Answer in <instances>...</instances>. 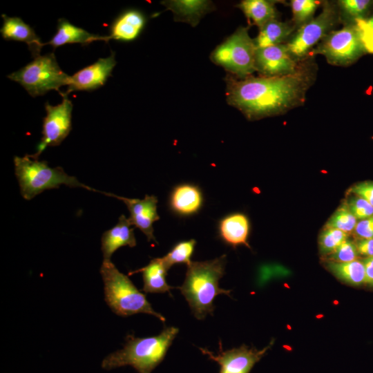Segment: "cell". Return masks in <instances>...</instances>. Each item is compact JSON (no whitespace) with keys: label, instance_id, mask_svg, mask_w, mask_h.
Listing matches in <instances>:
<instances>
[{"label":"cell","instance_id":"cell-12","mask_svg":"<svg viewBox=\"0 0 373 373\" xmlns=\"http://www.w3.org/2000/svg\"><path fill=\"white\" fill-rule=\"evenodd\" d=\"M106 195L122 200L130 213L128 220L132 225L138 228L146 237L148 242L154 241L153 223L160 219L157 211V198L155 195H145L143 199L128 198L102 191Z\"/></svg>","mask_w":373,"mask_h":373},{"label":"cell","instance_id":"cell-26","mask_svg":"<svg viewBox=\"0 0 373 373\" xmlns=\"http://www.w3.org/2000/svg\"><path fill=\"white\" fill-rule=\"evenodd\" d=\"M195 245L196 241L194 239L181 241L175 244L164 256L162 257L168 269L176 264L189 265L192 262L191 259Z\"/></svg>","mask_w":373,"mask_h":373},{"label":"cell","instance_id":"cell-37","mask_svg":"<svg viewBox=\"0 0 373 373\" xmlns=\"http://www.w3.org/2000/svg\"><path fill=\"white\" fill-rule=\"evenodd\" d=\"M365 268V283L373 286V256L363 261Z\"/></svg>","mask_w":373,"mask_h":373},{"label":"cell","instance_id":"cell-11","mask_svg":"<svg viewBox=\"0 0 373 373\" xmlns=\"http://www.w3.org/2000/svg\"><path fill=\"white\" fill-rule=\"evenodd\" d=\"M219 345L220 350L216 354L207 348L199 347L202 354L218 364L219 373H249L255 364L264 356L272 343L262 350L243 345L224 351L221 342Z\"/></svg>","mask_w":373,"mask_h":373},{"label":"cell","instance_id":"cell-17","mask_svg":"<svg viewBox=\"0 0 373 373\" xmlns=\"http://www.w3.org/2000/svg\"><path fill=\"white\" fill-rule=\"evenodd\" d=\"M203 204V195L198 186L181 184L172 190L169 198L171 209L181 216H189L199 211Z\"/></svg>","mask_w":373,"mask_h":373},{"label":"cell","instance_id":"cell-20","mask_svg":"<svg viewBox=\"0 0 373 373\" xmlns=\"http://www.w3.org/2000/svg\"><path fill=\"white\" fill-rule=\"evenodd\" d=\"M108 36H101L88 32L70 23L66 19H59L57 32L45 45L50 44L53 48H57L68 44H79L87 46L95 41H108Z\"/></svg>","mask_w":373,"mask_h":373},{"label":"cell","instance_id":"cell-25","mask_svg":"<svg viewBox=\"0 0 373 373\" xmlns=\"http://www.w3.org/2000/svg\"><path fill=\"white\" fill-rule=\"evenodd\" d=\"M329 269L339 279L352 285L365 283V268L363 262L353 260L347 262H329Z\"/></svg>","mask_w":373,"mask_h":373},{"label":"cell","instance_id":"cell-4","mask_svg":"<svg viewBox=\"0 0 373 373\" xmlns=\"http://www.w3.org/2000/svg\"><path fill=\"white\" fill-rule=\"evenodd\" d=\"M99 272L104 285V300L116 315L126 317L146 314L165 321L164 316L154 310L145 294L135 286L128 276L119 271L111 260H103Z\"/></svg>","mask_w":373,"mask_h":373},{"label":"cell","instance_id":"cell-29","mask_svg":"<svg viewBox=\"0 0 373 373\" xmlns=\"http://www.w3.org/2000/svg\"><path fill=\"white\" fill-rule=\"evenodd\" d=\"M318 4L319 1L314 0L291 1V10L296 23H305L313 15Z\"/></svg>","mask_w":373,"mask_h":373},{"label":"cell","instance_id":"cell-33","mask_svg":"<svg viewBox=\"0 0 373 373\" xmlns=\"http://www.w3.org/2000/svg\"><path fill=\"white\" fill-rule=\"evenodd\" d=\"M355 22L364 51L373 54V28L370 26L363 19H356Z\"/></svg>","mask_w":373,"mask_h":373},{"label":"cell","instance_id":"cell-38","mask_svg":"<svg viewBox=\"0 0 373 373\" xmlns=\"http://www.w3.org/2000/svg\"><path fill=\"white\" fill-rule=\"evenodd\" d=\"M365 20L370 26L373 28V16Z\"/></svg>","mask_w":373,"mask_h":373},{"label":"cell","instance_id":"cell-30","mask_svg":"<svg viewBox=\"0 0 373 373\" xmlns=\"http://www.w3.org/2000/svg\"><path fill=\"white\" fill-rule=\"evenodd\" d=\"M358 254L356 245L347 240L330 254L329 260L336 262H351L356 260Z\"/></svg>","mask_w":373,"mask_h":373},{"label":"cell","instance_id":"cell-3","mask_svg":"<svg viewBox=\"0 0 373 373\" xmlns=\"http://www.w3.org/2000/svg\"><path fill=\"white\" fill-rule=\"evenodd\" d=\"M178 332V328L171 326L156 336L141 338L129 335L122 348L102 359L101 367L109 371L131 366L137 373H152L164 360Z\"/></svg>","mask_w":373,"mask_h":373},{"label":"cell","instance_id":"cell-21","mask_svg":"<svg viewBox=\"0 0 373 373\" xmlns=\"http://www.w3.org/2000/svg\"><path fill=\"white\" fill-rule=\"evenodd\" d=\"M249 222L241 213H233L222 218L218 223V234L226 244L236 247L240 245L249 247L247 238Z\"/></svg>","mask_w":373,"mask_h":373},{"label":"cell","instance_id":"cell-18","mask_svg":"<svg viewBox=\"0 0 373 373\" xmlns=\"http://www.w3.org/2000/svg\"><path fill=\"white\" fill-rule=\"evenodd\" d=\"M146 24V17L140 10L130 9L121 13L110 28L108 39L120 41H132L142 32Z\"/></svg>","mask_w":373,"mask_h":373},{"label":"cell","instance_id":"cell-2","mask_svg":"<svg viewBox=\"0 0 373 373\" xmlns=\"http://www.w3.org/2000/svg\"><path fill=\"white\" fill-rule=\"evenodd\" d=\"M225 265L226 255L205 261H192L187 265L184 281L179 289L198 320L213 314V301L218 295L230 296V290L219 286Z\"/></svg>","mask_w":373,"mask_h":373},{"label":"cell","instance_id":"cell-1","mask_svg":"<svg viewBox=\"0 0 373 373\" xmlns=\"http://www.w3.org/2000/svg\"><path fill=\"white\" fill-rule=\"evenodd\" d=\"M227 80V100L249 119L280 113L300 101L305 90L303 75L296 73L280 77H252Z\"/></svg>","mask_w":373,"mask_h":373},{"label":"cell","instance_id":"cell-31","mask_svg":"<svg viewBox=\"0 0 373 373\" xmlns=\"http://www.w3.org/2000/svg\"><path fill=\"white\" fill-rule=\"evenodd\" d=\"M338 2L345 12L355 20L363 19L371 5L369 0H341Z\"/></svg>","mask_w":373,"mask_h":373},{"label":"cell","instance_id":"cell-27","mask_svg":"<svg viewBox=\"0 0 373 373\" xmlns=\"http://www.w3.org/2000/svg\"><path fill=\"white\" fill-rule=\"evenodd\" d=\"M356 223V218L347 205H342L331 216L325 227L337 229L347 233L354 230Z\"/></svg>","mask_w":373,"mask_h":373},{"label":"cell","instance_id":"cell-10","mask_svg":"<svg viewBox=\"0 0 373 373\" xmlns=\"http://www.w3.org/2000/svg\"><path fill=\"white\" fill-rule=\"evenodd\" d=\"M336 12L328 3L320 15L304 24L286 45L291 56L300 57L316 44L336 22Z\"/></svg>","mask_w":373,"mask_h":373},{"label":"cell","instance_id":"cell-15","mask_svg":"<svg viewBox=\"0 0 373 373\" xmlns=\"http://www.w3.org/2000/svg\"><path fill=\"white\" fill-rule=\"evenodd\" d=\"M3 25L0 32L6 40H13L27 44L32 56L35 58L40 56V52L45 43L35 33L34 29L26 23L20 17L1 15Z\"/></svg>","mask_w":373,"mask_h":373},{"label":"cell","instance_id":"cell-32","mask_svg":"<svg viewBox=\"0 0 373 373\" xmlns=\"http://www.w3.org/2000/svg\"><path fill=\"white\" fill-rule=\"evenodd\" d=\"M347 207L356 220H361L373 216V206L360 197L352 198Z\"/></svg>","mask_w":373,"mask_h":373},{"label":"cell","instance_id":"cell-35","mask_svg":"<svg viewBox=\"0 0 373 373\" xmlns=\"http://www.w3.org/2000/svg\"><path fill=\"white\" fill-rule=\"evenodd\" d=\"M354 231L358 236L363 239L373 238V216L357 222Z\"/></svg>","mask_w":373,"mask_h":373},{"label":"cell","instance_id":"cell-7","mask_svg":"<svg viewBox=\"0 0 373 373\" xmlns=\"http://www.w3.org/2000/svg\"><path fill=\"white\" fill-rule=\"evenodd\" d=\"M256 49L248 29L240 27L213 50L210 57L214 64L242 79L256 70Z\"/></svg>","mask_w":373,"mask_h":373},{"label":"cell","instance_id":"cell-19","mask_svg":"<svg viewBox=\"0 0 373 373\" xmlns=\"http://www.w3.org/2000/svg\"><path fill=\"white\" fill-rule=\"evenodd\" d=\"M175 16V21L186 22L192 26L215 8L213 3L205 0H170L162 3Z\"/></svg>","mask_w":373,"mask_h":373},{"label":"cell","instance_id":"cell-14","mask_svg":"<svg viewBox=\"0 0 373 373\" xmlns=\"http://www.w3.org/2000/svg\"><path fill=\"white\" fill-rule=\"evenodd\" d=\"M256 70L267 77L285 76L296 73V63L284 44L257 48Z\"/></svg>","mask_w":373,"mask_h":373},{"label":"cell","instance_id":"cell-36","mask_svg":"<svg viewBox=\"0 0 373 373\" xmlns=\"http://www.w3.org/2000/svg\"><path fill=\"white\" fill-rule=\"evenodd\" d=\"M358 253L367 256H373V238L362 239L356 245Z\"/></svg>","mask_w":373,"mask_h":373},{"label":"cell","instance_id":"cell-23","mask_svg":"<svg viewBox=\"0 0 373 373\" xmlns=\"http://www.w3.org/2000/svg\"><path fill=\"white\" fill-rule=\"evenodd\" d=\"M292 28L286 23L273 19L260 28L258 36L254 39L256 48L281 44L291 32Z\"/></svg>","mask_w":373,"mask_h":373},{"label":"cell","instance_id":"cell-5","mask_svg":"<svg viewBox=\"0 0 373 373\" xmlns=\"http://www.w3.org/2000/svg\"><path fill=\"white\" fill-rule=\"evenodd\" d=\"M14 164L20 192L26 200H31L45 190L57 189L61 184L97 191L67 174L61 167H50L46 161H39L30 155L15 156Z\"/></svg>","mask_w":373,"mask_h":373},{"label":"cell","instance_id":"cell-28","mask_svg":"<svg viewBox=\"0 0 373 373\" xmlns=\"http://www.w3.org/2000/svg\"><path fill=\"white\" fill-rule=\"evenodd\" d=\"M347 238V233L337 229L325 227L319 237L320 251L323 254H330Z\"/></svg>","mask_w":373,"mask_h":373},{"label":"cell","instance_id":"cell-9","mask_svg":"<svg viewBox=\"0 0 373 373\" xmlns=\"http://www.w3.org/2000/svg\"><path fill=\"white\" fill-rule=\"evenodd\" d=\"M62 102L52 106L45 104L46 111L42 126V137L37 146V151L30 156L39 159V155L48 146L59 145L71 131L73 104L66 95H61Z\"/></svg>","mask_w":373,"mask_h":373},{"label":"cell","instance_id":"cell-22","mask_svg":"<svg viewBox=\"0 0 373 373\" xmlns=\"http://www.w3.org/2000/svg\"><path fill=\"white\" fill-rule=\"evenodd\" d=\"M168 268L166 267L162 258H155L146 266L131 271L129 275L135 273H142L143 278L142 290L145 293H166L170 291L173 287L168 285L166 280Z\"/></svg>","mask_w":373,"mask_h":373},{"label":"cell","instance_id":"cell-34","mask_svg":"<svg viewBox=\"0 0 373 373\" xmlns=\"http://www.w3.org/2000/svg\"><path fill=\"white\" fill-rule=\"evenodd\" d=\"M350 192L360 197L373 206V182H363L353 186Z\"/></svg>","mask_w":373,"mask_h":373},{"label":"cell","instance_id":"cell-24","mask_svg":"<svg viewBox=\"0 0 373 373\" xmlns=\"http://www.w3.org/2000/svg\"><path fill=\"white\" fill-rule=\"evenodd\" d=\"M259 28L276 16L274 2L267 0H245L237 6Z\"/></svg>","mask_w":373,"mask_h":373},{"label":"cell","instance_id":"cell-13","mask_svg":"<svg viewBox=\"0 0 373 373\" xmlns=\"http://www.w3.org/2000/svg\"><path fill=\"white\" fill-rule=\"evenodd\" d=\"M116 65L115 53L106 58H99L93 64L88 66L70 77V84L66 93L68 95L74 91H92L104 85Z\"/></svg>","mask_w":373,"mask_h":373},{"label":"cell","instance_id":"cell-16","mask_svg":"<svg viewBox=\"0 0 373 373\" xmlns=\"http://www.w3.org/2000/svg\"><path fill=\"white\" fill-rule=\"evenodd\" d=\"M128 218L121 215L118 222L102 234L101 249L103 260H111L112 255L122 247L136 246L137 242Z\"/></svg>","mask_w":373,"mask_h":373},{"label":"cell","instance_id":"cell-8","mask_svg":"<svg viewBox=\"0 0 373 373\" xmlns=\"http://www.w3.org/2000/svg\"><path fill=\"white\" fill-rule=\"evenodd\" d=\"M363 51L355 25L329 32L316 49L318 53L335 65L352 64Z\"/></svg>","mask_w":373,"mask_h":373},{"label":"cell","instance_id":"cell-6","mask_svg":"<svg viewBox=\"0 0 373 373\" xmlns=\"http://www.w3.org/2000/svg\"><path fill=\"white\" fill-rule=\"evenodd\" d=\"M8 77L19 83L32 97L43 95L55 90L59 93L60 88L68 86L70 77L59 67L53 52L38 56Z\"/></svg>","mask_w":373,"mask_h":373}]
</instances>
